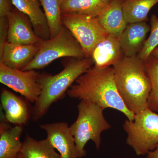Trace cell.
<instances>
[{"label":"cell","mask_w":158,"mask_h":158,"mask_svg":"<svg viewBox=\"0 0 158 158\" xmlns=\"http://www.w3.org/2000/svg\"><path fill=\"white\" fill-rule=\"evenodd\" d=\"M40 127L45 131L47 139L61 158H79L73 136L66 123H45L40 125Z\"/></svg>","instance_id":"obj_10"},{"label":"cell","mask_w":158,"mask_h":158,"mask_svg":"<svg viewBox=\"0 0 158 158\" xmlns=\"http://www.w3.org/2000/svg\"><path fill=\"white\" fill-rule=\"evenodd\" d=\"M158 0H124L123 4V16L127 23L146 22L151 9Z\"/></svg>","instance_id":"obj_20"},{"label":"cell","mask_w":158,"mask_h":158,"mask_svg":"<svg viewBox=\"0 0 158 158\" xmlns=\"http://www.w3.org/2000/svg\"><path fill=\"white\" fill-rule=\"evenodd\" d=\"M111 0H62V13L98 18L108 9Z\"/></svg>","instance_id":"obj_17"},{"label":"cell","mask_w":158,"mask_h":158,"mask_svg":"<svg viewBox=\"0 0 158 158\" xmlns=\"http://www.w3.org/2000/svg\"><path fill=\"white\" fill-rule=\"evenodd\" d=\"M15 8L29 17L37 36L42 40L50 38L48 23L39 0H12Z\"/></svg>","instance_id":"obj_15"},{"label":"cell","mask_w":158,"mask_h":158,"mask_svg":"<svg viewBox=\"0 0 158 158\" xmlns=\"http://www.w3.org/2000/svg\"><path fill=\"white\" fill-rule=\"evenodd\" d=\"M17 158H23L20 155V154L19 155V156H18V157Z\"/></svg>","instance_id":"obj_28"},{"label":"cell","mask_w":158,"mask_h":158,"mask_svg":"<svg viewBox=\"0 0 158 158\" xmlns=\"http://www.w3.org/2000/svg\"><path fill=\"white\" fill-rule=\"evenodd\" d=\"M20 154L23 158H61L47 138L36 140L27 135Z\"/></svg>","instance_id":"obj_19"},{"label":"cell","mask_w":158,"mask_h":158,"mask_svg":"<svg viewBox=\"0 0 158 158\" xmlns=\"http://www.w3.org/2000/svg\"><path fill=\"white\" fill-rule=\"evenodd\" d=\"M62 20L63 26L77 40L87 58H90L95 46L109 34L98 18L62 13Z\"/></svg>","instance_id":"obj_7"},{"label":"cell","mask_w":158,"mask_h":158,"mask_svg":"<svg viewBox=\"0 0 158 158\" xmlns=\"http://www.w3.org/2000/svg\"><path fill=\"white\" fill-rule=\"evenodd\" d=\"M123 127L127 143L138 156L147 155L158 145V114L148 108L135 114L133 121L127 119Z\"/></svg>","instance_id":"obj_6"},{"label":"cell","mask_w":158,"mask_h":158,"mask_svg":"<svg viewBox=\"0 0 158 158\" xmlns=\"http://www.w3.org/2000/svg\"><path fill=\"white\" fill-rule=\"evenodd\" d=\"M150 31V26L146 22L127 24L119 38L125 56H138Z\"/></svg>","instance_id":"obj_14"},{"label":"cell","mask_w":158,"mask_h":158,"mask_svg":"<svg viewBox=\"0 0 158 158\" xmlns=\"http://www.w3.org/2000/svg\"><path fill=\"white\" fill-rule=\"evenodd\" d=\"M113 68L116 88L127 109L135 114L147 109L152 83L144 62L137 56H124Z\"/></svg>","instance_id":"obj_2"},{"label":"cell","mask_w":158,"mask_h":158,"mask_svg":"<svg viewBox=\"0 0 158 158\" xmlns=\"http://www.w3.org/2000/svg\"><path fill=\"white\" fill-rule=\"evenodd\" d=\"M150 23V34L137 56L144 62L148 59L153 51L158 45V17L155 15H152Z\"/></svg>","instance_id":"obj_23"},{"label":"cell","mask_w":158,"mask_h":158,"mask_svg":"<svg viewBox=\"0 0 158 158\" xmlns=\"http://www.w3.org/2000/svg\"><path fill=\"white\" fill-rule=\"evenodd\" d=\"M1 102L5 119L8 122L23 126L32 117V108L26 98L4 89L1 94Z\"/></svg>","instance_id":"obj_11"},{"label":"cell","mask_w":158,"mask_h":158,"mask_svg":"<svg viewBox=\"0 0 158 158\" xmlns=\"http://www.w3.org/2000/svg\"><path fill=\"white\" fill-rule=\"evenodd\" d=\"M124 0H111L106 11L98 18L109 34L120 37L128 23L123 16V4Z\"/></svg>","instance_id":"obj_18"},{"label":"cell","mask_w":158,"mask_h":158,"mask_svg":"<svg viewBox=\"0 0 158 158\" xmlns=\"http://www.w3.org/2000/svg\"><path fill=\"white\" fill-rule=\"evenodd\" d=\"M147 155L146 158H158V145L155 149L149 152Z\"/></svg>","instance_id":"obj_26"},{"label":"cell","mask_w":158,"mask_h":158,"mask_svg":"<svg viewBox=\"0 0 158 158\" xmlns=\"http://www.w3.org/2000/svg\"><path fill=\"white\" fill-rule=\"evenodd\" d=\"M13 8L12 0H0V17L7 16Z\"/></svg>","instance_id":"obj_25"},{"label":"cell","mask_w":158,"mask_h":158,"mask_svg":"<svg viewBox=\"0 0 158 158\" xmlns=\"http://www.w3.org/2000/svg\"><path fill=\"white\" fill-rule=\"evenodd\" d=\"M94 66L91 58L76 59L64 63L59 73L39 74L38 82L41 93L32 108V118L37 121L46 114L51 106L62 99L77 79Z\"/></svg>","instance_id":"obj_3"},{"label":"cell","mask_w":158,"mask_h":158,"mask_svg":"<svg viewBox=\"0 0 158 158\" xmlns=\"http://www.w3.org/2000/svg\"><path fill=\"white\" fill-rule=\"evenodd\" d=\"M71 98L90 102L103 110L112 108L123 113L130 121L135 114L125 106L116 88L113 67H91L79 77L68 89Z\"/></svg>","instance_id":"obj_1"},{"label":"cell","mask_w":158,"mask_h":158,"mask_svg":"<svg viewBox=\"0 0 158 158\" xmlns=\"http://www.w3.org/2000/svg\"><path fill=\"white\" fill-rule=\"evenodd\" d=\"M144 63L145 71L152 83L148 108L158 113V58L151 55Z\"/></svg>","instance_id":"obj_22"},{"label":"cell","mask_w":158,"mask_h":158,"mask_svg":"<svg viewBox=\"0 0 158 158\" xmlns=\"http://www.w3.org/2000/svg\"><path fill=\"white\" fill-rule=\"evenodd\" d=\"M9 23L7 42L24 45H39L43 40L37 36L30 19L13 8L7 15Z\"/></svg>","instance_id":"obj_9"},{"label":"cell","mask_w":158,"mask_h":158,"mask_svg":"<svg viewBox=\"0 0 158 158\" xmlns=\"http://www.w3.org/2000/svg\"><path fill=\"white\" fill-rule=\"evenodd\" d=\"M151 55L152 56H154L158 57V47L154 50Z\"/></svg>","instance_id":"obj_27"},{"label":"cell","mask_w":158,"mask_h":158,"mask_svg":"<svg viewBox=\"0 0 158 158\" xmlns=\"http://www.w3.org/2000/svg\"><path fill=\"white\" fill-rule=\"evenodd\" d=\"M23 126L11 127L2 121L0 124V158H17L20 154L23 143L20 138Z\"/></svg>","instance_id":"obj_16"},{"label":"cell","mask_w":158,"mask_h":158,"mask_svg":"<svg viewBox=\"0 0 158 158\" xmlns=\"http://www.w3.org/2000/svg\"><path fill=\"white\" fill-rule=\"evenodd\" d=\"M9 23L7 16L0 17V51L7 41Z\"/></svg>","instance_id":"obj_24"},{"label":"cell","mask_w":158,"mask_h":158,"mask_svg":"<svg viewBox=\"0 0 158 158\" xmlns=\"http://www.w3.org/2000/svg\"><path fill=\"white\" fill-rule=\"evenodd\" d=\"M39 75L36 70L15 69L0 62V82L19 93L30 102L35 103L41 93Z\"/></svg>","instance_id":"obj_8"},{"label":"cell","mask_w":158,"mask_h":158,"mask_svg":"<svg viewBox=\"0 0 158 158\" xmlns=\"http://www.w3.org/2000/svg\"><path fill=\"white\" fill-rule=\"evenodd\" d=\"M77 108V118L69 127L74 139L79 158H81L86 155L85 147L90 140L94 142L97 149H99L102 133L109 130L111 126L104 116V110L98 105L81 101Z\"/></svg>","instance_id":"obj_4"},{"label":"cell","mask_w":158,"mask_h":158,"mask_svg":"<svg viewBox=\"0 0 158 158\" xmlns=\"http://www.w3.org/2000/svg\"><path fill=\"white\" fill-rule=\"evenodd\" d=\"M124 56L119 37L108 34L95 46L90 58L94 67L102 69L113 66Z\"/></svg>","instance_id":"obj_12"},{"label":"cell","mask_w":158,"mask_h":158,"mask_svg":"<svg viewBox=\"0 0 158 158\" xmlns=\"http://www.w3.org/2000/svg\"><path fill=\"white\" fill-rule=\"evenodd\" d=\"M66 57L85 58L79 43L70 31L63 26L62 31L56 37L43 40L35 56L22 70L41 69L54 60Z\"/></svg>","instance_id":"obj_5"},{"label":"cell","mask_w":158,"mask_h":158,"mask_svg":"<svg viewBox=\"0 0 158 158\" xmlns=\"http://www.w3.org/2000/svg\"><path fill=\"white\" fill-rule=\"evenodd\" d=\"M48 23L50 38L56 37L62 31L61 3L62 0H39Z\"/></svg>","instance_id":"obj_21"},{"label":"cell","mask_w":158,"mask_h":158,"mask_svg":"<svg viewBox=\"0 0 158 158\" xmlns=\"http://www.w3.org/2000/svg\"><path fill=\"white\" fill-rule=\"evenodd\" d=\"M39 45L15 44L7 41L0 51V62L10 68L22 70L35 56Z\"/></svg>","instance_id":"obj_13"}]
</instances>
